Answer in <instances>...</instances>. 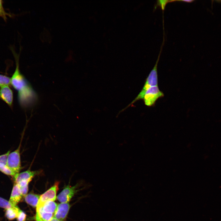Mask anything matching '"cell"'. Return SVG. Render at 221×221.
I'll list each match as a JSON object with an SVG mask.
<instances>
[{
	"instance_id": "obj_8",
	"label": "cell",
	"mask_w": 221,
	"mask_h": 221,
	"mask_svg": "<svg viewBox=\"0 0 221 221\" xmlns=\"http://www.w3.org/2000/svg\"><path fill=\"white\" fill-rule=\"evenodd\" d=\"M70 205L68 203H61L58 205L53 216L61 221L66 219L68 213Z\"/></svg>"
},
{
	"instance_id": "obj_3",
	"label": "cell",
	"mask_w": 221,
	"mask_h": 221,
	"mask_svg": "<svg viewBox=\"0 0 221 221\" xmlns=\"http://www.w3.org/2000/svg\"><path fill=\"white\" fill-rule=\"evenodd\" d=\"M20 146L21 144L17 149L9 153L7 158V165L14 176L20 173L21 168Z\"/></svg>"
},
{
	"instance_id": "obj_12",
	"label": "cell",
	"mask_w": 221,
	"mask_h": 221,
	"mask_svg": "<svg viewBox=\"0 0 221 221\" xmlns=\"http://www.w3.org/2000/svg\"><path fill=\"white\" fill-rule=\"evenodd\" d=\"M54 214L44 211L40 207H37L36 221H50Z\"/></svg>"
},
{
	"instance_id": "obj_16",
	"label": "cell",
	"mask_w": 221,
	"mask_h": 221,
	"mask_svg": "<svg viewBox=\"0 0 221 221\" xmlns=\"http://www.w3.org/2000/svg\"><path fill=\"white\" fill-rule=\"evenodd\" d=\"M11 84V78L0 74V87L9 86Z\"/></svg>"
},
{
	"instance_id": "obj_17",
	"label": "cell",
	"mask_w": 221,
	"mask_h": 221,
	"mask_svg": "<svg viewBox=\"0 0 221 221\" xmlns=\"http://www.w3.org/2000/svg\"><path fill=\"white\" fill-rule=\"evenodd\" d=\"M13 206L9 200L0 196V207L6 209Z\"/></svg>"
},
{
	"instance_id": "obj_15",
	"label": "cell",
	"mask_w": 221,
	"mask_h": 221,
	"mask_svg": "<svg viewBox=\"0 0 221 221\" xmlns=\"http://www.w3.org/2000/svg\"><path fill=\"white\" fill-rule=\"evenodd\" d=\"M40 195L30 193L25 196V202L31 206L35 207L37 205Z\"/></svg>"
},
{
	"instance_id": "obj_9",
	"label": "cell",
	"mask_w": 221,
	"mask_h": 221,
	"mask_svg": "<svg viewBox=\"0 0 221 221\" xmlns=\"http://www.w3.org/2000/svg\"><path fill=\"white\" fill-rule=\"evenodd\" d=\"M0 98L9 106L12 105L13 99V93L9 86L0 87Z\"/></svg>"
},
{
	"instance_id": "obj_11",
	"label": "cell",
	"mask_w": 221,
	"mask_h": 221,
	"mask_svg": "<svg viewBox=\"0 0 221 221\" xmlns=\"http://www.w3.org/2000/svg\"><path fill=\"white\" fill-rule=\"evenodd\" d=\"M10 153V151H9L5 153L0 155V171L6 175L13 177L14 174L7 165V157Z\"/></svg>"
},
{
	"instance_id": "obj_19",
	"label": "cell",
	"mask_w": 221,
	"mask_h": 221,
	"mask_svg": "<svg viewBox=\"0 0 221 221\" xmlns=\"http://www.w3.org/2000/svg\"><path fill=\"white\" fill-rule=\"evenodd\" d=\"M8 15L5 11L3 6L2 1L0 0V17L6 21L7 19L6 16Z\"/></svg>"
},
{
	"instance_id": "obj_6",
	"label": "cell",
	"mask_w": 221,
	"mask_h": 221,
	"mask_svg": "<svg viewBox=\"0 0 221 221\" xmlns=\"http://www.w3.org/2000/svg\"><path fill=\"white\" fill-rule=\"evenodd\" d=\"M77 184L74 186L67 185L57 197L61 203H68L77 192Z\"/></svg>"
},
{
	"instance_id": "obj_10",
	"label": "cell",
	"mask_w": 221,
	"mask_h": 221,
	"mask_svg": "<svg viewBox=\"0 0 221 221\" xmlns=\"http://www.w3.org/2000/svg\"><path fill=\"white\" fill-rule=\"evenodd\" d=\"M23 196L18 185L14 183L9 201L13 206L17 205Z\"/></svg>"
},
{
	"instance_id": "obj_4",
	"label": "cell",
	"mask_w": 221,
	"mask_h": 221,
	"mask_svg": "<svg viewBox=\"0 0 221 221\" xmlns=\"http://www.w3.org/2000/svg\"><path fill=\"white\" fill-rule=\"evenodd\" d=\"M164 95L163 93L160 90L157 86L148 88L145 91L143 99L146 105L151 106L154 104L158 99Z\"/></svg>"
},
{
	"instance_id": "obj_5",
	"label": "cell",
	"mask_w": 221,
	"mask_h": 221,
	"mask_svg": "<svg viewBox=\"0 0 221 221\" xmlns=\"http://www.w3.org/2000/svg\"><path fill=\"white\" fill-rule=\"evenodd\" d=\"M59 181H56L51 188L40 195L37 206L41 205L48 201H54L56 200V193L59 189Z\"/></svg>"
},
{
	"instance_id": "obj_7",
	"label": "cell",
	"mask_w": 221,
	"mask_h": 221,
	"mask_svg": "<svg viewBox=\"0 0 221 221\" xmlns=\"http://www.w3.org/2000/svg\"><path fill=\"white\" fill-rule=\"evenodd\" d=\"M40 171H32L28 169L15 175L13 177L14 183L18 184L20 182H24L29 184L35 176L39 174Z\"/></svg>"
},
{
	"instance_id": "obj_14",
	"label": "cell",
	"mask_w": 221,
	"mask_h": 221,
	"mask_svg": "<svg viewBox=\"0 0 221 221\" xmlns=\"http://www.w3.org/2000/svg\"><path fill=\"white\" fill-rule=\"evenodd\" d=\"M21 209L16 205L5 209V216L9 220L16 219Z\"/></svg>"
},
{
	"instance_id": "obj_20",
	"label": "cell",
	"mask_w": 221,
	"mask_h": 221,
	"mask_svg": "<svg viewBox=\"0 0 221 221\" xmlns=\"http://www.w3.org/2000/svg\"><path fill=\"white\" fill-rule=\"evenodd\" d=\"M26 218V214L21 210L16 218L17 221H25Z\"/></svg>"
},
{
	"instance_id": "obj_2",
	"label": "cell",
	"mask_w": 221,
	"mask_h": 221,
	"mask_svg": "<svg viewBox=\"0 0 221 221\" xmlns=\"http://www.w3.org/2000/svg\"><path fill=\"white\" fill-rule=\"evenodd\" d=\"M163 43H162L160 53L155 65L147 77L142 90L134 100V101L139 99H143L145 91L149 88L158 86L157 66Z\"/></svg>"
},
{
	"instance_id": "obj_21",
	"label": "cell",
	"mask_w": 221,
	"mask_h": 221,
	"mask_svg": "<svg viewBox=\"0 0 221 221\" xmlns=\"http://www.w3.org/2000/svg\"><path fill=\"white\" fill-rule=\"evenodd\" d=\"M50 221H61L58 219H56L54 216L52 218Z\"/></svg>"
},
{
	"instance_id": "obj_18",
	"label": "cell",
	"mask_w": 221,
	"mask_h": 221,
	"mask_svg": "<svg viewBox=\"0 0 221 221\" xmlns=\"http://www.w3.org/2000/svg\"><path fill=\"white\" fill-rule=\"evenodd\" d=\"M174 2H176V0H158L154 8L156 9L157 7H160L162 10H164L166 5L168 3Z\"/></svg>"
},
{
	"instance_id": "obj_1",
	"label": "cell",
	"mask_w": 221,
	"mask_h": 221,
	"mask_svg": "<svg viewBox=\"0 0 221 221\" xmlns=\"http://www.w3.org/2000/svg\"><path fill=\"white\" fill-rule=\"evenodd\" d=\"M17 59L15 70L11 78V84L18 91V100L21 105L27 107L36 102L37 95L30 84L21 73Z\"/></svg>"
},
{
	"instance_id": "obj_13",
	"label": "cell",
	"mask_w": 221,
	"mask_h": 221,
	"mask_svg": "<svg viewBox=\"0 0 221 221\" xmlns=\"http://www.w3.org/2000/svg\"><path fill=\"white\" fill-rule=\"evenodd\" d=\"M57 205V204L54 201H48L45 202L42 205L37 206V207H40L45 212L54 215Z\"/></svg>"
}]
</instances>
